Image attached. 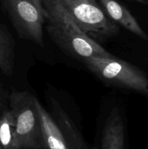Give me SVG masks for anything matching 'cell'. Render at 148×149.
Wrapping results in <instances>:
<instances>
[{
    "label": "cell",
    "mask_w": 148,
    "mask_h": 149,
    "mask_svg": "<svg viewBox=\"0 0 148 149\" xmlns=\"http://www.w3.org/2000/svg\"><path fill=\"white\" fill-rule=\"evenodd\" d=\"M46 26L49 36L58 47L83 60L91 57H113L79 27L59 0H43Z\"/></svg>",
    "instance_id": "6da1fadb"
},
{
    "label": "cell",
    "mask_w": 148,
    "mask_h": 149,
    "mask_svg": "<svg viewBox=\"0 0 148 149\" xmlns=\"http://www.w3.org/2000/svg\"><path fill=\"white\" fill-rule=\"evenodd\" d=\"M38 103V99L27 91H12L8 95L17 149H46Z\"/></svg>",
    "instance_id": "7a4b0ae2"
},
{
    "label": "cell",
    "mask_w": 148,
    "mask_h": 149,
    "mask_svg": "<svg viewBox=\"0 0 148 149\" xmlns=\"http://www.w3.org/2000/svg\"><path fill=\"white\" fill-rule=\"evenodd\" d=\"M86 66L104 82L148 95V78L132 64L111 58L91 57L84 59Z\"/></svg>",
    "instance_id": "3957f363"
},
{
    "label": "cell",
    "mask_w": 148,
    "mask_h": 149,
    "mask_svg": "<svg viewBox=\"0 0 148 149\" xmlns=\"http://www.w3.org/2000/svg\"><path fill=\"white\" fill-rule=\"evenodd\" d=\"M20 38L43 47L46 12L43 0H0Z\"/></svg>",
    "instance_id": "277c9868"
},
{
    "label": "cell",
    "mask_w": 148,
    "mask_h": 149,
    "mask_svg": "<svg viewBox=\"0 0 148 149\" xmlns=\"http://www.w3.org/2000/svg\"><path fill=\"white\" fill-rule=\"evenodd\" d=\"M59 1L86 34L105 39L118 33L117 24L109 18L96 0Z\"/></svg>",
    "instance_id": "5b68a950"
},
{
    "label": "cell",
    "mask_w": 148,
    "mask_h": 149,
    "mask_svg": "<svg viewBox=\"0 0 148 149\" xmlns=\"http://www.w3.org/2000/svg\"><path fill=\"white\" fill-rule=\"evenodd\" d=\"M108 17L115 23L144 40H147L148 36L139 23L127 8L119 4L115 0H99Z\"/></svg>",
    "instance_id": "8992f818"
},
{
    "label": "cell",
    "mask_w": 148,
    "mask_h": 149,
    "mask_svg": "<svg viewBox=\"0 0 148 149\" xmlns=\"http://www.w3.org/2000/svg\"><path fill=\"white\" fill-rule=\"evenodd\" d=\"M100 149H125V126L120 111L113 109L104 123Z\"/></svg>",
    "instance_id": "52a82bcc"
},
{
    "label": "cell",
    "mask_w": 148,
    "mask_h": 149,
    "mask_svg": "<svg viewBox=\"0 0 148 149\" xmlns=\"http://www.w3.org/2000/svg\"><path fill=\"white\" fill-rule=\"evenodd\" d=\"M38 108L46 149H71L60 128L39 101Z\"/></svg>",
    "instance_id": "ba28073f"
},
{
    "label": "cell",
    "mask_w": 148,
    "mask_h": 149,
    "mask_svg": "<svg viewBox=\"0 0 148 149\" xmlns=\"http://www.w3.org/2000/svg\"><path fill=\"white\" fill-rule=\"evenodd\" d=\"M52 117L60 128L71 149H82L84 146L82 137L74 125L69 116L58 106L57 103L53 102Z\"/></svg>",
    "instance_id": "9c48e42d"
},
{
    "label": "cell",
    "mask_w": 148,
    "mask_h": 149,
    "mask_svg": "<svg viewBox=\"0 0 148 149\" xmlns=\"http://www.w3.org/2000/svg\"><path fill=\"white\" fill-rule=\"evenodd\" d=\"M0 149H17L15 143V120L8 97L0 102Z\"/></svg>",
    "instance_id": "30bf717a"
},
{
    "label": "cell",
    "mask_w": 148,
    "mask_h": 149,
    "mask_svg": "<svg viewBox=\"0 0 148 149\" xmlns=\"http://www.w3.org/2000/svg\"><path fill=\"white\" fill-rule=\"evenodd\" d=\"M14 60L13 40L5 28L0 23V70L4 75L10 77L12 74Z\"/></svg>",
    "instance_id": "8fae6325"
},
{
    "label": "cell",
    "mask_w": 148,
    "mask_h": 149,
    "mask_svg": "<svg viewBox=\"0 0 148 149\" xmlns=\"http://www.w3.org/2000/svg\"><path fill=\"white\" fill-rule=\"evenodd\" d=\"M136 1H138V2H140V3H145V0H135Z\"/></svg>",
    "instance_id": "7c38bea8"
},
{
    "label": "cell",
    "mask_w": 148,
    "mask_h": 149,
    "mask_svg": "<svg viewBox=\"0 0 148 149\" xmlns=\"http://www.w3.org/2000/svg\"><path fill=\"white\" fill-rule=\"evenodd\" d=\"M88 149H98L97 148V147H92V148H88Z\"/></svg>",
    "instance_id": "4fadbf2b"
}]
</instances>
